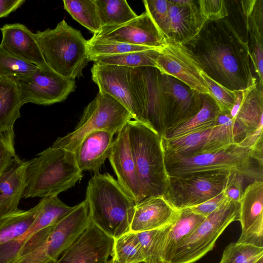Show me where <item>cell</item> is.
<instances>
[{
  "label": "cell",
  "instance_id": "7402d4cb",
  "mask_svg": "<svg viewBox=\"0 0 263 263\" xmlns=\"http://www.w3.org/2000/svg\"><path fill=\"white\" fill-rule=\"evenodd\" d=\"M0 47L9 54L37 67L46 65L34 33L20 23L9 24L0 28Z\"/></svg>",
  "mask_w": 263,
  "mask_h": 263
},
{
  "label": "cell",
  "instance_id": "8d00e7d4",
  "mask_svg": "<svg viewBox=\"0 0 263 263\" xmlns=\"http://www.w3.org/2000/svg\"><path fill=\"white\" fill-rule=\"evenodd\" d=\"M154 49L155 48L110 41L94 36L87 40L89 61L91 58L98 56L118 54Z\"/></svg>",
  "mask_w": 263,
  "mask_h": 263
},
{
  "label": "cell",
  "instance_id": "ffe728a7",
  "mask_svg": "<svg viewBox=\"0 0 263 263\" xmlns=\"http://www.w3.org/2000/svg\"><path fill=\"white\" fill-rule=\"evenodd\" d=\"M43 199L41 211L25 234L15 240L0 245V263H13L21 248L29 238L39 231L55 225L75 208L65 204L57 196Z\"/></svg>",
  "mask_w": 263,
  "mask_h": 263
},
{
  "label": "cell",
  "instance_id": "f1b7e54d",
  "mask_svg": "<svg viewBox=\"0 0 263 263\" xmlns=\"http://www.w3.org/2000/svg\"><path fill=\"white\" fill-rule=\"evenodd\" d=\"M205 218L190 208L179 210L165 240L162 256L163 263L170 262L177 250Z\"/></svg>",
  "mask_w": 263,
  "mask_h": 263
},
{
  "label": "cell",
  "instance_id": "ee69618b",
  "mask_svg": "<svg viewBox=\"0 0 263 263\" xmlns=\"http://www.w3.org/2000/svg\"><path fill=\"white\" fill-rule=\"evenodd\" d=\"M14 140L0 135V175L13 163L17 156Z\"/></svg>",
  "mask_w": 263,
  "mask_h": 263
},
{
  "label": "cell",
  "instance_id": "3957f363",
  "mask_svg": "<svg viewBox=\"0 0 263 263\" xmlns=\"http://www.w3.org/2000/svg\"><path fill=\"white\" fill-rule=\"evenodd\" d=\"M82 176L73 152L50 146L28 161L23 197L58 196Z\"/></svg>",
  "mask_w": 263,
  "mask_h": 263
},
{
  "label": "cell",
  "instance_id": "c3c4849f",
  "mask_svg": "<svg viewBox=\"0 0 263 263\" xmlns=\"http://www.w3.org/2000/svg\"><path fill=\"white\" fill-rule=\"evenodd\" d=\"M255 263H263V257L260 258L257 262Z\"/></svg>",
  "mask_w": 263,
  "mask_h": 263
},
{
  "label": "cell",
  "instance_id": "7c38bea8",
  "mask_svg": "<svg viewBox=\"0 0 263 263\" xmlns=\"http://www.w3.org/2000/svg\"><path fill=\"white\" fill-rule=\"evenodd\" d=\"M91 222L89 206L84 199L54 225L44 242L13 263H54Z\"/></svg>",
  "mask_w": 263,
  "mask_h": 263
},
{
  "label": "cell",
  "instance_id": "ba28073f",
  "mask_svg": "<svg viewBox=\"0 0 263 263\" xmlns=\"http://www.w3.org/2000/svg\"><path fill=\"white\" fill-rule=\"evenodd\" d=\"M131 120L132 114L123 105L107 93L99 91L85 108L74 130L58 137L51 146L73 152L89 134L105 130L115 134Z\"/></svg>",
  "mask_w": 263,
  "mask_h": 263
},
{
  "label": "cell",
  "instance_id": "7a4b0ae2",
  "mask_svg": "<svg viewBox=\"0 0 263 263\" xmlns=\"http://www.w3.org/2000/svg\"><path fill=\"white\" fill-rule=\"evenodd\" d=\"M85 199L92 222L108 235L116 239L130 231L136 202L110 174L94 173Z\"/></svg>",
  "mask_w": 263,
  "mask_h": 263
},
{
  "label": "cell",
  "instance_id": "9a60e30c",
  "mask_svg": "<svg viewBox=\"0 0 263 263\" xmlns=\"http://www.w3.org/2000/svg\"><path fill=\"white\" fill-rule=\"evenodd\" d=\"M130 69L94 63L91 69L92 80L98 85L99 92L113 97L129 111L133 120L146 125L142 108L130 84Z\"/></svg>",
  "mask_w": 263,
  "mask_h": 263
},
{
  "label": "cell",
  "instance_id": "277c9868",
  "mask_svg": "<svg viewBox=\"0 0 263 263\" xmlns=\"http://www.w3.org/2000/svg\"><path fill=\"white\" fill-rule=\"evenodd\" d=\"M130 147L145 199L163 196L167 184L162 138L137 121L127 122Z\"/></svg>",
  "mask_w": 263,
  "mask_h": 263
},
{
  "label": "cell",
  "instance_id": "30bf717a",
  "mask_svg": "<svg viewBox=\"0 0 263 263\" xmlns=\"http://www.w3.org/2000/svg\"><path fill=\"white\" fill-rule=\"evenodd\" d=\"M240 203L225 200L205 217L176 251L170 263H194L215 246L216 240L232 222L239 221Z\"/></svg>",
  "mask_w": 263,
  "mask_h": 263
},
{
  "label": "cell",
  "instance_id": "52a82bcc",
  "mask_svg": "<svg viewBox=\"0 0 263 263\" xmlns=\"http://www.w3.org/2000/svg\"><path fill=\"white\" fill-rule=\"evenodd\" d=\"M130 81L146 125L164 138L172 108L168 76L155 67H140L130 69Z\"/></svg>",
  "mask_w": 263,
  "mask_h": 263
},
{
  "label": "cell",
  "instance_id": "ab89813d",
  "mask_svg": "<svg viewBox=\"0 0 263 263\" xmlns=\"http://www.w3.org/2000/svg\"><path fill=\"white\" fill-rule=\"evenodd\" d=\"M145 11L161 31L165 39L169 33L170 3L168 0L143 1Z\"/></svg>",
  "mask_w": 263,
  "mask_h": 263
},
{
  "label": "cell",
  "instance_id": "681fc988",
  "mask_svg": "<svg viewBox=\"0 0 263 263\" xmlns=\"http://www.w3.org/2000/svg\"><path fill=\"white\" fill-rule=\"evenodd\" d=\"M115 263H118V262H116V261H115ZM140 263H144V262H140Z\"/></svg>",
  "mask_w": 263,
  "mask_h": 263
},
{
  "label": "cell",
  "instance_id": "4dcf8cb0",
  "mask_svg": "<svg viewBox=\"0 0 263 263\" xmlns=\"http://www.w3.org/2000/svg\"><path fill=\"white\" fill-rule=\"evenodd\" d=\"M220 111L212 98L208 95H203V105L200 111L186 122L170 132L163 138L172 139L211 127L215 124Z\"/></svg>",
  "mask_w": 263,
  "mask_h": 263
},
{
  "label": "cell",
  "instance_id": "74e56055",
  "mask_svg": "<svg viewBox=\"0 0 263 263\" xmlns=\"http://www.w3.org/2000/svg\"><path fill=\"white\" fill-rule=\"evenodd\" d=\"M263 257V247L232 242L224 250L219 263H255Z\"/></svg>",
  "mask_w": 263,
  "mask_h": 263
},
{
  "label": "cell",
  "instance_id": "8992f818",
  "mask_svg": "<svg viewBox=\"0 0 263 263\" xmlns=\"http://www.w3.org/2000/svg\"><path fill=\"white\" fill-rule=\"evenodd\" d=\"M164 158L168 177L203 171H228L240 173L252 182L263 179L262 168L255 165L250 149L238 143L221 150L193 155L164 154Z\"/></svg>",
  "mask_w": 263,
  "mask_h": 263
},
{
  "label": "cell",
  "instance_id": "d6986e66",
  "mask_svg": "<svg viewBox=\"0 0 263 263\" xmlns=\"http://www.w3.org/2000/svg\"><path fill=\"white\" fill-rule=\"evenodd\" d=\"M239 203L241 232L237 242L263 247V181L255 180L249 184Z\"/></svg>",
  "mask_w": 263,
  "mask_h": 263
},
{
  "label": "cell",
  "instance_id": "d6a6232c",
  "mask_svg": "<svg viewBox=\"0 0 263 263\" xmlns=\"http://www.w3.org/2000/svg\"><path fill=\"white\" fill-rule=\"evenodd\" d=\"M159 49H149L118 54L98 56L91 58L90 61L103 65H115L131 68L140 67H156V60Z\"/></svg>",
  "mask_w": 263,
  "mask_h": 263
},
{
  "label": "cell",
  "instance_id": "f6af8a7d",
  "mask_svg": "<svg viewBox=\"0 0 263 263\" xmlns=\"http://www.w3.org/2000/svg\"><path fill=\"white\" fill-rule=\"evenodd\" d=\"M225 200L223 192L197 205L189 208L196 214L207 217L218 209Z\"/></svg>",
  "mask_w": 263,
  "mask_h": 263
},
{
  "label": "cell",
  "instance_id": "2e32d148",
  "mask_svg": "<svg viewBox=\"0 0 263 263\" xmlns=\"http://www.w3.org/2000/svg\"><path fill=\"white\" fill-rule=\"evenodd\" d=\"M114 239L92 222L54 263H107L114 256Z\"/></svg>",
  "mask_w": 263,
  "mask_h": 263
},
{
  "label": "cell",
  "instance_id": "6da1fadb",
  "mask_svg": "<svg viewBox=\"0 0 263 263\" xmlns=\"http://www.w3.org/2000/svg\"><path fill=\"white\" fill-rule=\"evenodd\" d=\"M184 45L202 71L222 86L236 91L257 84L248 42L226 18L206 21L199 33Z\"/></svg>",
  "mask_w": 263,
  "mask_h": 263
},
{
  "label": "cell",
  "instance_id": "cb8c5ba5",
  "mask_svg": "<svg viewBox=\"0 0 263 263\" xmlns=\"http://www.w3.org/2000/svg\"><path fill=\"white\" fill-rule=\"evenodd\" d=\"M179 211L163 196L145 199L135 205L130 232L139 233L165 227L175 220Z\"/></svg>",
  "mask_w": 263,
  "mask_h": 263
},
{
  "label": "cell",
  "instance_id": "b9f144b4",
  "mask_svg": "<svg viewBox=\"0 0 263 263\" xmlns=\"http://www.w3.org/2000/svg\"><path fill=\"white\" fill-rule=\"evenodd\" d=\"M200 12L206 21H217L229 16V11L224 0L197 1Z\"/></svg>",
  "mask_w": 263,
  "mask_h": 263
},
{
  "label": "cell",
  "instance_id": "4fadbf2b",
  "mask_svg": "<svg viewBox=\"0 0 263 263\" xmlns=\"http://www.w3.org/2000/svg\"><path fill=\"white\" fill-rule=\"evenodd\" d=\"M23 104L49 105L64 101L76 88L75 80L65 78L47 65L17 80Z\"/></svg>",
  "mask_w": 263,
  "mask_h": 263
},
{
  "label": "cell",
  "instance_id": "83f0119b",
  "mask_svg": "<svg viewBox=\"0 0 263 263\" xmlns=\"http://www.w3.org/2000/svg\"><path fill=\"white\" fill-rule=\"evenodd\" d=\"M16 81L0 76V135L13 140V126L23 105Z\"/></svg>",
  "mask_w": 263,
  "mask_h": 263
},
{
  "label": "cell",
  "instance_id": "ac0fdd59",
  "mask_svg": "<svg viewBox=\"0 0 263 263\" xmlns=\"http://www.w3.org/2000/svg\"><path fill=\"white\" fill-rule=\"evenodd\" d=\"M108 159L117 180L136 204L144 200L129 143L127 123L117 133Z\"/></svg>",
  "mask_w": 263,
  "mask_h": 263
},
{
  "label": "cell",
  "instance_id": "d590c367",
  "mask_svg": "<svg viewBox=\"0 0 263 263\" xmlns=\"http://www.w3.org/2000/svg\"><path fill=\"white\" fill-rule=\"evenodd\" d=\"M114 258L118 263L144 262L142 248L136 233L129 231L114 239Z\"/></svg>",
  "mask_w": 263,
  "mask_h": 263
},
{
  "label": "cell",
  "instance_id": "8fae6325",
  "mask_svg": "<svg viewBox=\"0 0 263 263\" xmlns=\"http://www.w3.org/2000/svg\"><path fill=\"white\" fill-rule=\"evenodd\" d=\"M230 173L203 171L168 177L163 197L177 210L197 205L223 191Z\"/></svg>",
  "mask_w": 263,
  "mask_h": 263
},
{
  "label": "cell",
  "instance_id": "e0dca14e",
  "mask_svg": "<svg viewBox=\"0 0 263 263\" xmlns=\"http://www.w3.org/2000/svg\"><path fill=\"white\" fill-rule=\"evenodd\" d=\"M94 36L159 49L165 38L146 11L125 24L101 28Z\"/></svg>",
  "mask_w": 263,
  "mask_h": 263
},
{
  "label": "cell",
  "instance_id": "836d02e7",
  "mask_svg": "<svg viewBox=\"0 0 263 263\" xmlns=\"http://www.w3.org/2000/svg\"><path fill=\"white\" fill-rule=\"evenodd\" d=\"M172 223L157 229L136 233L142 248L144 263H163V248Z\"/></svg>",
  "mask_w": 263,
  "mask_h": 263
},
{
  "label": "cell",
  "instance_id": "60d3db41",
  "mask_svg": "<svg viewBox=\"0 0 263 263\" xmlns=\"http://www.w3.org/2000/svg\"><path fill=\"white\" fill-rule=\"evenodd\" d=\"M201 76L207 86L211 97L221 112H229L235 100V92L218 84L202 71Z\"/></svg>",
  "mask_w": 263,
  "mask_h": 263
},
{
  "label": "cell",
  "instance_id": "5bb4252c",
  "mask_svg": "<svg viewBox=\"0 0 263 263\" xmlns=\"http://www.w3.org/2000/svg\"><path fill=\"white\" fill-rule=\"evenodd\" d=\"M156 68L162 74L177 79L191 89L210 96L201 76L202 70L184 45L165 39V43L159 49Z\"/></svg>",
  "mask_w": 263,
  "mask_h": 263
},
{
  "label": "cell",
  "instance_id": "bcb514c9",
  "mask_svg": "<svg viewBox=\"0 0 263 263\" xmlns=\"http://www.w3.org/2000/svg\"><path fill=\"white\" fill-rule=\"evenodd\" d=\"M25 2L24 0H0V18L8 16Z\"/></svg>",
  "mask_w": 263,
  "mask_h": 263
},
{
  "label": "cell",
  "instance_id": "e575fe53",
  "mask_svg": "<svg viewBox=\"0 0 263 263\" xmlns=\"http://www.w3.org/2000/svg\"><path fill=\"white\" fill-rule=\"evenodd\" d=\"M64 8L71 17L93 34L101 28L95 0H64Z\"/></svg>",
  "mask_w": 263,
  "mask_h": 263
},
{
  "label": "cell",
  "instance_id": "4316f807",
  "mask_svg": "<svg viewBox=\"0 0 263 263\" xmlns=\"http://www.w3.org/2000/svg\"><path fill=\"white\" fill-rule=\"evenodd\" d=\"M28 161L16 156L13 163L0 175V217L16 211L26 189Z\"/></svg>",
  "mask_w": 263,
  "mask_h": 263
},
{
  "label": "cell",
  "instance_id": "7dc6e473",
  "mask_svg": "<svg viewBox=\"0 0 263 263\" xmlns=\"http://www.w3.org/2000/svg\"><path fill=\"white\" fill-rule=\"evenodd\" d=\"M107 263H115V259L114 257H112L110 260L108 261Z\"/></svg>",
  "mask_w": 263,
  "mask_h": 263
},
{
  "label": "cell",
  "instance_id": "d4e9b609",
  "mask_svg": "<svg viewBox=\"0 0 263 263\" xmlns=\"http://www.w3.org/2000/svg\"><path fill=\"white\" fill-rule=\"evenodd\" d=\"M114 134L98 130L87 135L73 151L80 170L99 172L111 152Z\"/></svg>",
  "mask_w": 263,
  "mask_h": 263
},
{
  "label": "cell",
  "instance_id": "603a6c76",
  "mask_svg": "<svg viewBox=\"0 0 263 263\" xmlns=\"http://www.w3.org/2000/svg\"><path fill=\"white\" fill-rule=\"evenodd\" d=\"M263 85L258 83L245 98L235 119L245 133L238 144L252 148L263 140Z\"/></svg>",
  "mask_w": 263,
  "mask_h": 263
},
{
  "label": "cell",
  "instance_id": "44dd1931",
  "mask_svg": "<svg viewBox=\"0 0 263 263\" xmlns=\"http://www.w3.org/2000/svg\"><path fill=\"white\" fill-rule=\"evenodd\" d=\"M168 1L170 28L166 39L184 45L199 33L206 20L200 12L197 1Z\"/></svg>",
  "mask_w": 263,
  "mask_h": 263
},
{
  "label": "cell",
  "instance_id": "9c48e42d",
  "mask_svg": "<svg viewBox=\"0 0 263 263\" xmlns=\"http://www.w3.org/2000/svg\"><path fill=\"white\" fill-rule=\"evenodd\" d=\"M245 133L229 112H220L215 124L182 137L163 139L164 154L189 156L213 152L238 143Z\"/></svg>",
  "mask_w": 263,
  "mask_h": 263
},
{
  "label": "cell",
  "instance_id": "7bdbcfd3",
  "mask_svg": "<svg viewBox=\"0 0 263 263\" xmlns=\"http://www.w3.org/2000/svg\"><path fill=\"white\" fill-rule=\"evenodd\" d=\"M245 180V177L240 173L230 172L223 191L224 197L230 201L239 203L244 191Z\"/></svg>",
  "mask_w": 263,
  "mask_h": 263
},
{
  "label": "cell",
  "instance_id": "484cf974",
  "mask_svg": "<svg viewBox=\"0 0 263 263\" xmlns=\"http://www.w3.org/2000/svg\"><path fill=\"white\" fill-rule=\"evenodd\" d=\"M168 80L172 108L165 136L196 115L203 105L202 94L171 76H168Z\"/></svg>",
  "mask_w": 263,
  "mask_h": 263
},
{
  "label": "cell",
  "instance_id": "1f68e13d",
  "mask_svg": "<svg viewBox=\"0 0 263 263\" xmlns=\"http://www.w3.org/2000/svg\"><path fill=\"white\" fill-rule=\"evenodd\" d=\"M101 28L120 25L138 15L125 0H95Z\"/></svg>",
  "mask_w": 263,
  "mask_h": 263
},
{
  "label": "cell",
  "instance_id": "f546056e",
  "mask_svg": "<svg viewBox=\"0 0 263 263\" xmlns=\"http://www.w3.org/2000/svg\"><path fill=\"white\" fill-rule=\"evenodd\" d=\"M43 198L37 205L26 211L17 209L0 217V245L15 240L29 229L41 211Z\"/></svg>",
  "mask_w": 263,
  "mask_h": 263
},
{
  "label": "cell",
  "instance_id": "5b68a950",
  "mask_svg": "<svg viewBox=\"0 0 263 263\" xmlns=\"http://www.w3.org/2000/svg\"><path fill=\"white\" fill-rule=\"evenodd\" d=\"M35 33L47 66L62 77L75 80L89 62L87 40L65 20L54 29Z\"/></svg>",
  "mask_w": 263,
  "mask_h": 263
},
{
  "label": "cell",
  "instance_id": "f35d334b",
  "mask_svg": "<svg viewBox=\"0 0 263 263\" xmlns=\"http://www.w3.org/2000/svg\"><path fill=\"white\" fill-rule=\"evenodd\" d=\"M37 67L11 55L0 47V76L17 80L32 73Z\"/></svg>",
  "mask_w": 263,
  "mask_h": 263
}]
</instances>
